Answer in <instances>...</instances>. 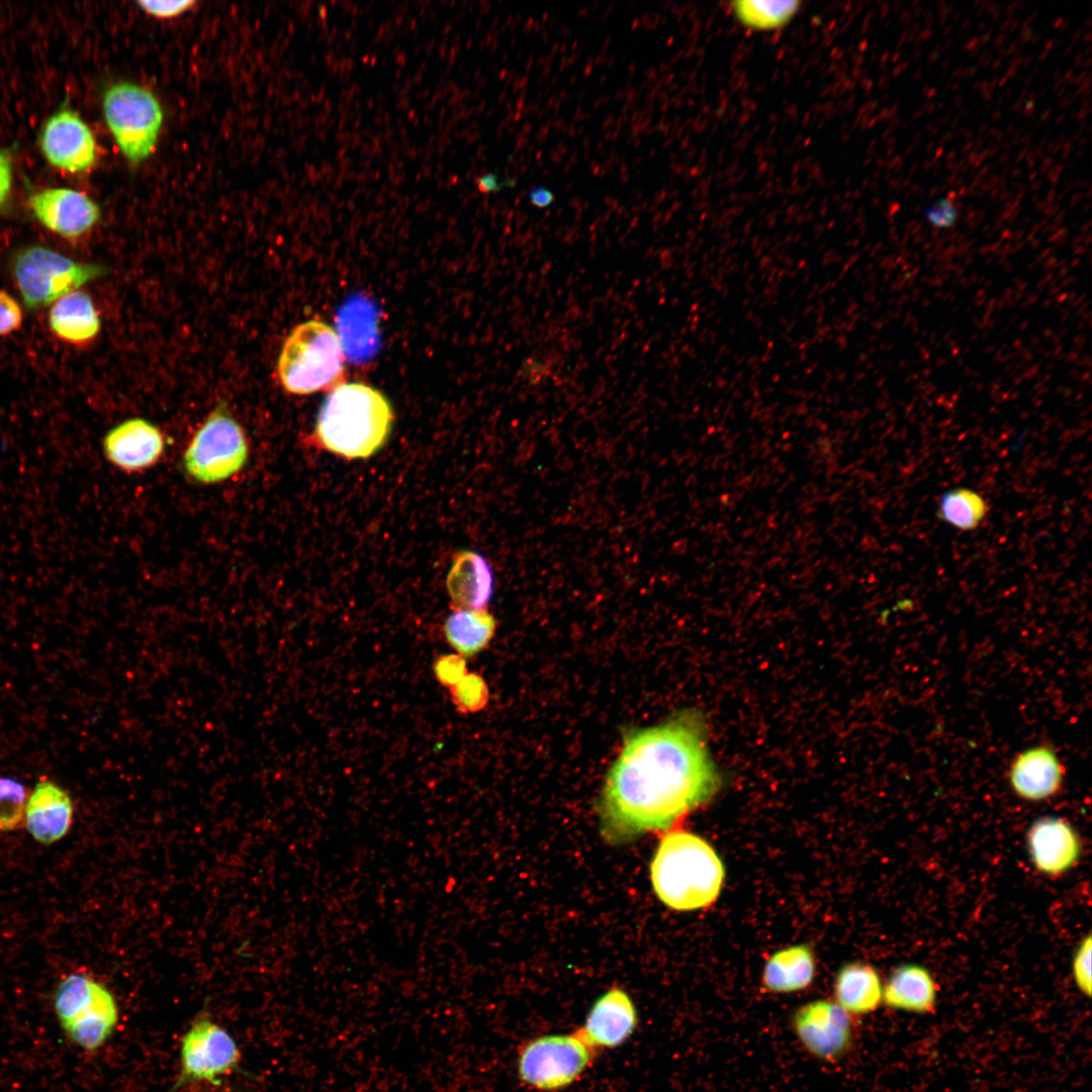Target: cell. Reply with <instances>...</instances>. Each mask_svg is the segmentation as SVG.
I'll return each instance as SVG.
<instances>
[{"label": "cell", "mask_w": 1092, "mask_h": 1092, "mask_svg": "<svg viewBox=\"0 0 1092 1092\" xmlns=\"http://www.w3.org/2000/svg\"><path fill=\"white\" fill-rule=\"evenodd\" d=\"M937 986L930 972L917 964L896 968L883 985V1003L892 1009L928 1014L935 1010Z\"/></svg>", "instance_id": "obj_19"}, {"label": "cell", "mask_w": 1092, "mask_h": 1092, "mask_svg": "<svg viewBox=\"0 0 1092 1092\" xmlns=\"http://www.w3.org/2000/svg\"><path fill=\"white\" fill-rule=\"evenodd\" d=\"M791 1024L803 1048L825 1063L839 1062L854 1043L851 1015L835 1001L818 999L800 1006Z\"/></svg>", "instance_id": "obj_10"}, {"label": "cell", "mask_w": 1092, "mask_h": 1092, "mask_svg": "<svg viewBox=\"0 0 1092 1092\" xmlns=\"http://www.w3.org/2000/svg\"><path fill=\"white\" fill-rule=\"evenodd\" d=\"M477 188L480 192L490 193L497 192L504 187L514 186L516 181L513 179H506L499 181L498 176L495 173H484L476 178Z\"/></svg>", "instance_id": "obj_36"}, {"label": "cell", "mask_w": 1092, "mask_h": 1092, "mask_svg": "<svg viewBox=\"0 0 1092 1092\" xmlns=\"http://www.w3.org/2000/svg\"><path fill=\"white\" fill-rule=\"evenodd\" d=\"M833 993L835 1002L850 1015L869 1014L883 1003V983L869 964L844 965L835 977Z\"/></svg>", "instance_id": "obj_22"}, {"label": "cell", "mask_w": 1092, "mask_h": 1092, "mask_svg": "<svg viewBox=\"0 0 1092 1092\" xmlns=\"http://www.w3.org/2000/svg\"><path fill=\"white\" fill-rule=\"evenodd\" d=\"M719 785L698 713L636 731L607 775L598 807L601 836L622 845L666 830L708 802Z\"/></svg>", "instance_id": "obj_1"}, {"label": "cell", "mask_w": 1092, "mask_h": 1092, "mask_svg": "<svg viewBox=\"0 0 1092 1092\" xmlns=\"http://www.w3.org/2000/svg\"><path fill=\"white\" fill-rule=\"evenodd\" d=\"M1030 858L1040 873L1058 877L1073 868L1081 853V841L1073 826L1060 817H1041L1028 829Z\"/></svg>", "instance_id": "obj_15"}, {"label": "cell", "mask_w": 1092, "mask_h": 1092, "mask_svg": "<svg viewBox=\"0 0 1092 1092\" xmlns=\"http://www.w3.org/2000/svg\"><path fill=\"white\" fill-rule=\"evenodd\" d=\"M102 109L124 158L132 165L145 161L153 153L163 124L157 97L139 84L117 82L105 90Z\"/></svg>", "instance_id": "obj_7"}, {"label": "cell", "mask_w": 1092, "mask_h": 1092, "mask_svg": "<svg viewBox=\"0 0 1092 1092\" xmlns=\"http://www.w3.org/2000/svg\"><path fill=\"white\" fill-rule=\"evenodd\" d=\"M49 326L59 340L81 346L96 338L100 318L90 295L76 290L53 303Z\"/></svg>", "instance_id": "obj_20"}, {"label": "cell", "mask_w": 1092, "mask_h": 1092, "mask_svg": "<svg viewBox=\"0 0 1092 1092\" xmlns=\"http://www.w3.org/2000/svg\"><path fill=\"white\" fill-rule=\"evenodd\" d=\"M802 9L798 0H737L729 4L735 20L753 31H774L790 24Z\"/></svg>", "instance_id": "obj_25"}, {"label": "cell", "mask_w": 1092, "mask_h": 1092, "mask_svg": "<svg viewBox=\"0 0 1092 1092\" xmlns=\"http://www.w3.org/2000/svg\"><path fill=\"white\" fill-rule=\"evenodd\" d=\"M446 585L454 610L483 609L492 596V571L482 555L461 551L453 559Z\"/></svg>", "instance_id": "obj_18"}, {"label": "cell", "mask_w": 1092, "mask_h": 1092, "mask_svg": "<svg viewBox=\"0 0 1092 1092\" xmlns=\"http://www.w3.org/2000/svg\"><path fill=\"white\" fill-rule=\"evenodd\" d=\"M988 513L986 499L968 487H956L945 491L937 506L939 520L965 532L977 529L986 520Z\"/></svg>", "instance_id": "obj_26"}, {"label": "cell", "mask_w": 1092, "mask_h": 1092, "mask_svg": "<svg viewBox=\"0 0 1092 1092\" xmlns=\"http://www.w3.org/2000/svg\"><path fill=\"white\" fill-rule=\"evenodd\" d=\"M73 801L69 793L50 780L39 781L28 796L25 825L38 842L49 845L62 839L73 820Z\"/></svg>", "instance_id": "obj_17"}, {"label": "cell", "mask_w": 1092, "mask_h": 1092, "mask_svg": "<svg viewBox=\"0 0 1092 1092\" xmlns=\"http://www.w3.org/2000/svg\"><path fill=\"white\" fill-rule=\"evenodd\" d=\"M725 878L723 862L698 834L677 829L664 834L650 862V880L659 901L676 911L713 904Z\"/></svg>", "instance_id": "obj_2"}, {"label": "cell", "mask_w": 1092, "mask_h": 1092, "mask_svg": "<svg viewBox=\"0 0 1092 1092\" xmlns=\"http://www.w3.org/2000/svg\"><path fill=\"white\" fill-rule=\"evenodd\" d=\"M434 672L440 684L451 688L467 673L466 662L460 654H446L437 658Z\"/></svg>", "instance_id": "obj_32"}, {"label": "cell", "mask_w": 1092, "mask_h": 1092, "mask_svg": "<svg viewBox=\"0 0 1092 1092\" xmlns=\"http://www.w3.org/2000/svg\"><path fill=\"white\" fill-rule=\"evenodd\" d=\"M39 146L46 160L65 172H85L96 162L95 136L83 118L71 109L59 110L46 121Z\"/></svg>", "instance_id": "obj_11"}, {"label": "cell", "mask_w": 1092, "mask_h": 1092, "mask_svg": "<svg viewBox=\"0 0 1092 1092\" xmlns=\"http://www.w3.org/2000/svg\"><path fill=\"white\" fill-rule=\"evenodd\" d=\"M638 1011L630 995L612 987L593 1003L578 1034L598 1053L623 1045L636 1031Z\"/></svg>", "instance_id": "obj_13"}, {"label": "cell", "mask_w": 1092, "mask_h": 1092, "mask_svg": "<svg viewBox=\"0 0 1092 1092\" xmlns=\"http://www.w3.org/2000/svg\"><path fill=\"white\" fill-rule=\"evenodd\" d=\"M528 194L531 204L539 208L549 206L555 199L549 189L540 185L533 187Z\"/></svg>", "instance_id": "obj_37"}, {"label": "cell", "mask_w": 1092, "mask_h": 1092, "mask_svg": "<svg viewBox=\"0 0 1092 1092\" xmlns=\"http://www.w3.org/2000/svg\"><path fill=\"white\" fill-rule=\"evenodd\" d=\"M22 310L17 300L0 289V336H7L22 326Z\"/></svg>", "instance_id": "obj_33"}, {"label": "cell", "mask_w": 1092, "mask_h": 1092, "mask_svg": "<svg viewBox=\"0 0 1092 1092\" xmlns=\"http://www.w3.org/2000/svg\"><path fill=\"white\" fill-rule=\"evenodd\" d=\"M1091 950L1092 938L1088 934L1075 951L1072 962V972L1075 983L1079 990L1089 997L1091 995Z\"/></svg>", "instance_id": "obj_31"}, {"label": "cell", "mask_w": 1092, "mask_h": 1092, "mask_svg": "<svg viewBox=\"0 0 1092 1092\" xmlns=\"http://www.w3.org/2000/svg\"><path fill=\"white\" fill-rule=\"evenodd\" d=\"M597 1057L598 1052L576 1030L542 1034L520 1048L517 1075L535 1091L557 1092L579 1080Z\"/></svg>", "instance_id": "obj_6"}, {"label": "cell", "mask_w": 1092, "mask_h": 1092, "mask_svg": "<svg viewBox=\"0 0 1092 1092\" xmlns=\"http://www.w3.org/2000/svg\"><path fill=\"white\" fill-rule=\"evenodd\" d=\"M102 447L110 463L131 473L156 465L165 452L166 442L156 425L143 418H132L109 430Z\"/></svg>", "instance_id": "obj_14"}, {"label": "cell", "mask_w": 1092, "mask_h": 1092, "mask_svg": "<svg viewBox=\"0 0 1092 1092\" xmlns=\"http://www.w3.org/2000/svg\"><path fill=\"white\" fill-rule=\"evenodd\" d=\"M250 444L242 425L218 404L192 436L182 455V468L200 484L222 482L247 465Z\"/></svg>", "instance_id": "obj_5"}, {"label": "cell", "mask_w": 1092, "mask_h": 1092, "mask_svg": "<svg viewBox=\"0 0 1092 1092\" xmlns=\"http://www.w3.org/2000/svg\"><path fill=\"white\" fill-rule=\"evenodd\" d=\"M27 206L34 218L52 233L77 240L88 234L100 218L96 202L70 188H47L31 194Z\"/></svg>", "instance_id": "obj_12"}, {"label": "cell", "mask_w": 1092, "mask_h": 1092, "mask_svg": "<svg viewBox=\"0 0 1092 1092\" xmlns=\"http://www.w3.org/2000/svg\"><path fill=\"white\" fill-rule=\"evenodd\" d=\"M451 700L458 712L471 714L482 710L488 701V689L484 678L476 672H467L456 685L449 688Z\"/></svg>", "instance_id": "obj_29"}, {"label": "cell", "mask_w": 1092, "mask_h": 1092, "mask_svg": "<svg viewBox=\"0 0 1092 1092\" xmlns=\"http://www.w3.org/2000/svg\"><path fill=\"white\" fill-rule=\"evenodd\" d=\"M1012 791L1027 801H1042L1057 795L1064 782L1065 767L1050 745L1040 744L1018 753L1009 767Z\"/></svg>", "instance_id": "obj_16"}, {"label": "cell", "mask_w": 1092, "mask_h": 1092, "mask_svg": "<svg viewBox=\"0 0 1092 1092\" xmlns=\"http://www.w3.org/2000/svg\"><path fill=\"white\" fill-rule=\"evenodd\" d=\"M344 348L339 334L325 322L297 325L286 338L277 362L283 388L306 395L332 390L344 381Z\"/></svg>", "instance_id": "obj_4"}, {"label": "cell", "mask_w": 1092, "mask_h": 1092, "mask_svg": "<svg viewBox=\"0 0 1092 1092\" xmlns=\"http://www.w3.org/2000/svg\"><path fill=\"white\" fill-rule=\"evenodd\" d=\"M12 185V160L6 150H0V208L5 204Z\"/></svg>", "instance_id": "obj_35"}, {"label": "cell", "mask_w": 1092, "mask_h": 1092, "mask_svg": "<svg viewBox=\"0 0 1092 1092\" xmlns=\"http://www.w3.org/2000/svg\"><path fill=\"white\" fill-rule=\"evenodd\" d=\"M814 976L812 948L807 944H797L776 951L767 960L761 984L769 993H792L810 986Z\"/></svg>", "instance_id": "obj_23"}, {"label": "cell", "mask_w": 1092, "mask_h": 1092, "mask_svg": "<svg viewBox=\"0 0 1092 1092\" xmlns=\"http://www.w3.org/2000/svg\"><path fill=\"white\" fill-rule=\"evenodd\" d=\"M495 626L493 616L485 609L455 610L447 618L444 632L458 654L471 657L488 644Z\"/></svg>", "instance_id": "obj_24"}, {"label": "cell", "mask_w": 1092, "mask_h": 1092, "mask_svg": "<svg viewBox=\"0 0 1092 1092\" xmlns=\"http://www.w3.org/2000/svg\"><path fill=\"white\" fill-rule=\"evenodd\" d=\"M118 1020L117 1006L112 994L98 984L90 1005L62 1025L69 1039L85 1051H96L112 1034Z\"/></svg>", "instance_id": "obj_21"}, {"label": "cell", "mask_w": 1092, "mask_h": 1092, "mask_svg": "<svg viewBox=\"0 0 1092 1092\" xmlns=\"http://www.w3.org/2000/svg\"><path fill=\"white\" fill-rule=\"evenodd\" d=\"M392 423L391 404L380 390L361 382H343L325 398L314 435L332 453L368 458L385 444Z\"/></svg>", "instance_id": "obj_3"}, {"label": "cell", "mask_w": 1092, "mask_h": 1092, "mask_svg": "<svg viewBox=\"0 0 1092 1092\" xmlns=\"http://www.w3.org/2000/svg\"><path fill=\"white\" fill-rule=\"evenodd\" d=\"M98 984L81 973L71 974L60 982L54 996V1009L61 1026L90 1005Z\"/></svg>", "instance_id": "obj_27"}, {"label": "cell", "mask_w": 1092, "mask_h": 1092, "mask_svg": "<svg viewBox=\"0 0 1092 1092\" xmlns=\"http://www.w3.org/2000/svg\"><path fill=\"white\" fill-rule=\"evenodd\" d=\"M923 218L928 225L935 230H948L954 226L959 220L960 210L957 202L948 195L940 196L931 203L925 205L922 210Z\"/></svg>", "instance_id": "obj_30"}, {"label": "cell", "mask_w": 1092, "mask_h": 1092, "mask_svg": "<svg viewBox=\"0 0 1092 1092\" xmlns=\"http://www.w3.org/2000/svg\"><path fill=\"white\" fill-rule=\"evenodd\" d=\"M27 794L24 785L0 777V831H12L24 821Z\"/></svg>", "instance_id": "obj_28"}, {"label": "cell", "mask_w": 1092, "mask_h": 1092, "mask_svg": "<svg viewBox=\"0 0 1092 1092\" xmlns=\"http://www.w3.org/2000/svg\"><path fill=\"white\" fill-rule=\"evenodd\" d=\"M180 1059L179 1078L171 1092L188 1082L206 1081L218 1085L220 1077L238 1068L240 1051L223 1027L200 1018L184 1034Z\"/></svg>", "instance_id": "obj_9"}, {"label": "cell", "mask_w": 1092, "mask_h": 1092, "mask_svg": "<svg viewBox=\"0 0 1092 1092\" xmlns=\"http://www.w3.org/2000/svg\"><path fill=\"white\" fill-rule=\"evenodd\" d=\"M195 1L183 0V1H139L138 4L146 13L160 19H169L177 17L186 11L190 10Z\"/></svg>", "instance_id": "obj_34"}, {"label": "cell", "mask_w": 1092, "mask_h": 1092, "mask_svg": "<svg viewBox=\"0 0 1092 1092\" xmlns=\"http://www.w3.org/2000/svg\"><path fill=\"white\" fill-rule=\"evenodd\" d=\"M105 273L97 264L74 261L48 247L33 245L18 251L12 274L28 309H38Z\"/></svg>", "instance_id": "obj_8"}]
</instances>
